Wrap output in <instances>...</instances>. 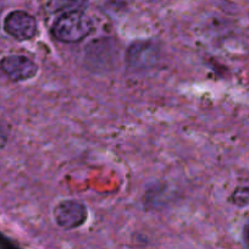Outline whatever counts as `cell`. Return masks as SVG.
Here are the masks:
<instances>
[{
    "label": "cell",
    "instance_id": "6da1fadb",
    "mask_svg": "<svg viewBox=\"0 0 249 249\" xmlns=\"http://www.w3.org/2000/svg\"><path fill=\"white\" fill-rule=\"evenodd\" d=\"M94 21L82 9L64 11L50 26L53 39L62 44H78L94 31Z\"/></svg>",
    "mask_w": 249,
    "mask_h": 249
},
{
    "label": "cell",
    "instance_id": "7a4b0ae2",
    "mask_svg": "<svg viewBox=\"0 0 249 249\" xmlns=\"http://www.w3.org/2000/svg\"><path fill=\"white\" fill-rule=\"evenodd\" d=\"M161 60V48L154 40H136L128 45L124 61L132 72H147L159 65Z\"/></svg>",
    "mask_w": 249,
    "mask_h": 249
},
{
    "label": "cell",
    "instance_id": "3957f363",
    "mask_svg": "<svg viewBox=\"0 0 249 249\" xmlns=\"http://www.w3.org/2000/svg\"><path fill=\"white\" fill-rule=\"evenodd\" d=\"M53 217L57 226L70 231L86 224L88 219V210L87 207L80 200H60L53 209Z\"/></svg>",
    "mask_w": 249,
    "mask_h": 249
},
{
    "label": "cell",
    "instance_id": "277c9868",
    "mask_svg": "<svg viewBox=\"0 0 249 249\" xmlns=\"http://www.w3.org/2000/svg\"><path fill=\"white\" fill-rule=\"evenodd\" d=\"M3 28L8 36L18 42L33 39L38 33V22L32 14L25 10H13L5 16Z\"/></svg>",
    "mask_w": 249,
    "mask_h": 249
},
{
    "label": "cell",
    "instance_id": "5b68a950",
    "mask_svg": "<svg viewBox=\"0 0 249 249\" xmlns=\"http://www.w3.org/2000/svg\"><path fill=\"white\" fill-rule=\"evenodd\" d=\"M0 71L13 82H25L38 75L39 66L27 55L13 54L0 60Z\"/></svg>",
    "mask_w": 249,
    "mask_h": 249
},
{
    "label": "cell",
    "instance_id": "8992f818",
    "mask_svg": "<svg viewBox=\"0 0 249 249\" xmlns=\"http://www.w3.org/2000/svg\"><path fill=\"white\" fill-rule=\"evenodd\" d=\"M232 204L237 207H246L249 204V187L238 186L231 195Z\"/></svg>",
    "mask_w": 249,
    "mask_h": 249
},
{
    "label": "cell",
    "instance_id": "52a82bcc",
    "mask_svg": "<svg viewBox=\"0 0 249 249\" xmlns=\"http://www.w3.org/2000/svg\"><path fill=\"white\" fill-rule=\"evenodd\" d=\"M85 5V0H54L53 6L56 11H69L75 9H82Z\"/></svg>",
    "mask_w": 249,
    "mask_h": 249
},
{
    "label": "cell",
    "instance_id": "ba28073f",
    "mask_svg": "<svg viewBox=\"0 0 249 249\" xmlns=\"http://www.w3.org/2000/svg\"><path fill=\"white\" fill-rule=\"evenodd\" d=\"M242 241H243L244 247L249 249V221L244 225L243 232H242Z\"/></svg>",
    "mask_w": 249,
    "mask_h": 249
}]
</instances>
